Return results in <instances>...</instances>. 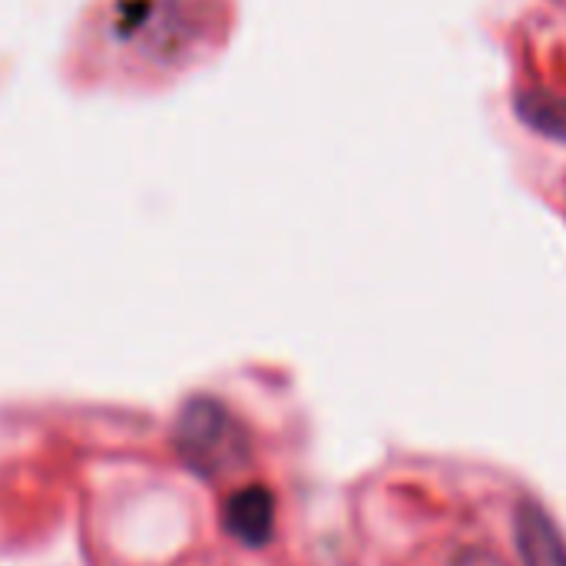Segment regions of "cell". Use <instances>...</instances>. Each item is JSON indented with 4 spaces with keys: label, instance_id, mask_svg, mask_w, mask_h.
I'll return each mask as SVG.
<instances>
[{
    "label": "cell",
    "instance_id": "2",
    "mask_svg": "<svg viewBox=\"0 0 566 566\" xmlns=\"http://www.w3.org/2000/svg\"><path fill=\"white\" fill-rule=\"evenodd\" d=\"M229 527L245 544H262L272 531V497L262 488H245L229 507Z\"/></svg>",
    "mask_w": 566,
    "mask_h": 566
},
{
    "label": "cell",
    "instance_id": "3",
    "mask_svg": "<svg viewBox=\"0 0 566 566\" xmlns=\"http://www.w3.org/2000/svg\"><path fill=\"white\" fill-rule=\"evenodd\" d=\"M517 116H521L531 129H537V133H544V136H551V139L566 143L564 96H554V93H547V90H524V93L517 96Z\"/></svg>",
    "mask_w": 566,
    "mask_h": 566
},
{
    "label": "cell",
    "instance_id": "1",
    "mask_svg": "<svg viewBox=\"0 0 566 566\" xmlns=\"http://www.w3.org/2000/svg\"><path fill=\"white\" fill-rule=\"evenodd\" d=\"M517 547L524 566H566L564 534L534 501H524L517 511Z\"/></svg>",
    "mask_w": 566,
    "mask_h": 566
}]
</instances>
